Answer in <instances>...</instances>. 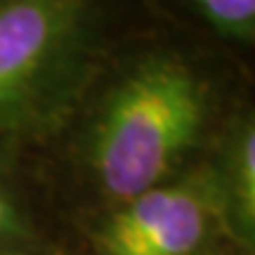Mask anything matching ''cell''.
Returning <instances> with one entry per match:
<instances>
[{
    "mask_svg": "<svg viewBox=\"0 0 255 255\" xmlns=\"http://www.w3.org/2000/svg\"><path fill=\"white\" fill-rule=\"evenodd\" d=\"M210 28L239 43L255 36V0H187Z\"/></svg>",
    "mask_w": 255,
    "mask_h": 255,
    "instance_id": "5",
    "label": "cell"
},
{
    "mask_svg": "<svg viewBox=\"0 0 255 255\" xmlns=\"http://www.w3.org/2000/svg\"><path fill=\"white\" fill-rule=\"evenodd\" d=\"M208 85L173 50L137 57L121 73L97 114L90 165L102 191L128 201L173 173L201 137Z\"/></svg>",
    "mask_w": 255,
    "mask_h": 255,
    "instance_id": "1",
    "label": "cell"
},
{
    "mask_svg": "<svg viewBox=\"0 0 255 255\" xmlns=\"http://www.w3.org/2000/svg\"><path fill=\"white\" fill-rule=\"evenodd\" d=\"M222 191L210 175L156 184L123 201L100 232L104 255H194L220 213Z\"/></svg>",
    "mask_w": 255,
    "mask_h": 255,
    "instance_id": "3",
    "label": "cell"
},
{
    "mask_svg": "<svg viewBox=\"0 0 255 255\" xmlns=\"http://www.w3.org/2000/svg\"><path fill=\"white\" fill-rule=\"evenodd\" d=\"M104 52L102 0H0V144L45 135Z\"/></svg>",
    "mask_w": 255,
    "mask_h": 255,
    "instance_id": "2",
    "label": "cell"
},
{
    "mask_svg": "<svg viewBox=\"0 0 255 255\" xmlns=\"http://www.w3.org/2000/svg\"><path fill=\"white\" fill-rule=\"evenodd\" d=\"M227 210L244 239H253L255 227V135L253 126L241 130L229 156Z\"/></svg>",
    "mask_w": 255,
    "mask_h": 255,
    "instance_id": "4",
    "label": "cell"
},
{
    "mask_svg": "<svg viewBox=\"0 0 255 255\" xmlns=\"http://www.w3.org/2000/svg\"><path fill=\"white\" fill-rule=\"evenodd\" d=\"M19 237H21L19 213L14 210L12 201L7 199V194L0 189V248H5L12 241H17Z\"/></svg>",
    "mask_w": 255,
    "mask_h": 255,
    "instance_id": "6",
    "label": "cell"
}]
</instances>
